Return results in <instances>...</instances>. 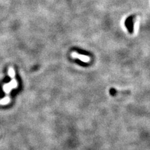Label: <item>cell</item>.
<instances>
[{"mask_svg": "<svg viewBox=\"0 0 150 150\" xmlns=\"http://www.w3.org/2000/svg\"><path fill=\"white\" fill-rule=\"evenodd\" d=\"M136 15H132L128 16L125 21V26L128 29V31L130 34H133L134 32V23Z\"/></svg>", "mask_w": 150, "mask_h": 150, "instance_id": "cell-1", "label": "cell"}, {"mask_svg": "<svg viewBox=\"0 0 150 150\" xmlns=\"http://www.w3.org/2000/svg\"><path fill=\"white\" fill-rule=\"evenodd\" d=\"M73 51H76L77 53L80 54V55H85V56H91V55H92V54H91V53L88 52V51H86V50H83V49L78 48H73Z\"/></svg>", "mask_w": 150, "mask_h": 150, "instance_id": "cell-2", "label": "cell"}, {"mask_svg": "<svg viewBox=\"0 0 150 150\" xmlns=\"http://www.w3.org/2000/svg\"><path fill=\"white\" fill-rule=\"evenodd\" d=\"M73 60H74V62H75L76 64H79V65L81 66L88 67L90 66V64H89V63L82 61H81L80 59H78V58H76V59H74Z\"/></svg>", "mask_w": 150, "mask_h": 150, "instance_id": "cell-3", "label": "cell"}, {"mask_svg": "<svg viewBox=\"0 0 150 150\" xmlns=\"http://www.w3.org/2000/svg\"><path fill=\"white\" fill-rule=\"evenodd\" d=\"M109 94H110L111 96H116V94L118 93V91H117V90H116V89L112 88L109 89Z\"/></svg>", "mask_w": 150, "mask_h": 150, "instance_id": "cell-4", "label": "cell"}]
</instances>
